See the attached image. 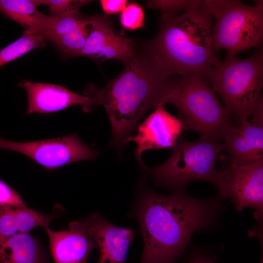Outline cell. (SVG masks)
Listing matches in <instances>:
<instances>
[{"instance_id": "obj_3", "label": "cell", "mask_w": 263, "mask_h": 263, "mask_svg": "<svg viewBox=\"0 0 263 263\" xmlns=\"http://www.w3.org/2000/svg\"><path fill=\"white\" fill-rule=\"evenodd\" d=\"M212 25V17L202 7L160 19L159 31L146 51L168 76H196L207 82L217 59Z\"/></svg>"}, {"instance_id": "obj_2", "label": "cell", "mask_w": 263, "mask_h": 263, "mask_svg": "<svg viewBox=\"0 0 263 263\" xmlns=\"http://www.w3.org/2000/svg\"><path fill=\"white\" fill-rule=\"evenodd\" d=\"M124 65L122 73L103 88L89 84L83 92L97 106L104 107L111 125V143L118 149L127 143L148 111L165 104L173 80L146 51L144 55L136 53Z\"/></svg>"}, {"instance_id": "obj_15", "label": "cell", "mask_w": 263, "mask_h": 263, "mask_svg": "<svg viewBox=\"0 0 263 263\" xmlns=\"http://www.w3.org/2000/svg\"><path fill=\"white\" fill-rule=\"evenodd\" d=\"M99 249L97 263H126L128 247L134 233L106 220L98 212L87 217Z\"/></svg>"}, {"instance_id": "obj_14", "label": "cell", "mask_w": 263, "mask_h": 263, "mask_svg": "<svg viewBox=\"0 0 263 263\" xmlns=\"http://www.w3.org/2000/svg\"><path fill=\"white\" fill-rule=\"evenodd\" d=\"M87 18L88 34L79 56L98 60L125 59L131 50L130 38L115 34L109 22L102 17Z\"/></svg>"}, {"instance_id": "obj_21", "label": "cell", "mask_w": 263, "mask_h": 263, "mask_svg": "<svg viewBox=\"0 0 263 263\" xmlns=\"http://www.w3.org/2000/svg\"><path fill=\"white\" fill-rule=\"evenodd\" d=\"M88 34L87 18L86 21L78 28L64 35L49 39L52 41L64 57L78 56L84 46Z\"/></svg>"}, {"instance_id": "obj_10", "label": "cell", "mask_w": 263, "mask_h": 263, "mask_svg": "<svg viewBox=\"0 0 263 263\" xmlns=\"http://www.w3.org/2000/svg\"><path fill=\"white\" fill-rule=\"evenodd\" d=\"M238 126L230 124L223 134L225 157L233 161L263 158V99L250 116Z\"/></svg>"}, {"instance_id": "obj_26", "label": "cell", "mask_w": 263, "mask_h": 263, "mask_svg": "<svg viewBox=\"0 0 263 263\" xmlns=\"http://www.w3.org/2000/svg\"><path fill=\"white\" fill-rule=\"evenodd\" d=\"M100 2L104 13L110 15L122 12L127 5V0H101Z\"/></svg>"}, {"instance_id": "obj_19", "label": "cell", "mask_w": 263, "mask_h": 263, "mask_svg": "<svg viewBox=\"0 0 263 263\" xmlns=\"http://www.w3.org/2000/svg\"><path fill=\"white\" fill-rule=\"evenodd\" d=\"M39 6L38 0H0V13L26 30L31 26Z\"/></svg>"}, {"instance_id": "obj_4", "label": "cell", "mask_w": 263, "mask_h": 263, "mask_svg": "<svg viewBox=\"0 0 263 263\" xmlns=\"http://www.w3.org/2000/svg\"><path fill=\"white\" fill-rule=\"evenodd\" d=\"M165 104L174 106L184 129L198 132L200 138L222 142L225 131L232 124L215 93L199 76L173 77Z\"/></svg>"}, {"instance_id": "obj_1", "label": "cell", "mask_w": 263, "mask_h": 263, "mask_svg": "<svg viewBox=\"0 0 263 263\" xmlns=\"http://www.w3.org/2000/svg\"><path fill=\"white\" fill-rule=\"evenodd\" d=\"M218 202L195 198L183 189L168 196L143 190L136 207L144 241L140 263H174L193 233L210 225Z\"/></svg>"}, {"instance_id": "obj_18", "label": "cell", "mask_w": 263, "mask_h": 263, "mask_svg": "<svg viewBox=\"0 0 263 263\" xmlns=\"http://www.w3.org/2000/svg\"><path fill=\"white\" fill-rule=\"evenodd\" d=\"M86 16L80 13L60 17L48 16L38 11L31 26L23 34L38 35L46 40L75 30L85 23Z\"/></svg>"}, {"instance_id": "obj_5", "label": "cell", "mask_w": 263, "mask_h": 263, "mask_svg": "<svg viewBox=\"0 0 263 263\" xmlns=\"http://www.w3.org/2000/svg\"><path fill=\"white\" fill-rule=\"evenodd\" d=\"M207 82L239 124L249 119L259 102L263 86V53L256 50L245 59L235 56L215 61Z\"/></svg>"}, {"instance_id": "obj_27", "label": "cell", "mask_w": 263, "mask_h": 263, "mask_svg": "<svg viewBox=\"0 0 263 263\" xmlns=\"http://www.w3.org/2000/svg\"><path fill=\"white\" fill-rule=\"evenodd\" d=\"M187 263H215V261L207 257L200 254L193 255ZM263 263V261L262 262Z\"/></svg>"}, {"instance_id": "obj_17", "label": "cell", "mask_w": 263, "mask_h": 263, "mask_svg": "<svg viewBox=\"0 0 263 263\" xmlns=\"http://www.w3.org/2000/svg\"><path fill=\"white\" fill-rule=\"evenodd\" d=\"M56 213L44 214L27 207L0 206V240L20 233H29L33 228L48 227Z\"/></svg>"}, {"instance_id": "obj_22", "label": "cell", "mask_w": 263, "mask_h": 263, "mask_svg": "<svg viewBox=\"0 0 263 263\" xmlns=\"http://www.w3.org/2000/svg\"><path fill=\"white\" fill-rule=\"evenodd\" d=\"M202 0H154L147 2V7L159 11L160 19L171 18L179 12L201 8Z\"/></svg>"}, {"instance_id": "obj_9", "label": "cell", "mask_w": 263, "mask_h": 263, "mask_svg": "<svg viewBox=\"0 0 263 263\" xmlns=\"http://www.w3.org/2000/svg\"><path fill=\"white\" fill-rule=\"evenodd\" d=\"M0 149L25 155L50 171L69 163L93 160L97 154L75 133L26 142L12 141L0 137Z\"/></svg>"}, {"instance_id": "obj_23", "label": "cell", "mask_w": 263, "mask_h": 263, "mask_svg": "<svg viewBox=\"0 0 263 263\" xmlns=\"http://www.w3.org/2000/svg\"><path fill=\"white\" fill-rule=\"evenodd\" d=\"M40 5L48 6L51 16L60 17L79 13V8L91 0H38Z\"/></svg>"}, {"instance_id": "obj_11", "label": "cell", "mask_w": 263, "mask_h": 263, "mask_svg": "<svg viewBox=\"0 0 263 263\" xmlns=\"http://www.w3.org/2000/svg\"><path fill=\"white\" fill-rule=\"evenodd\" d=\"M44 229L55 263H87L90 251L97 248L87 218L71 222L67 230Z\"/></svg>"}, {"instance_id": "obj_24", "label": "cell", "mask_w": 263, "mask_h": 263, "mask_svg": "<svg viewBox=\"0 0 263 263\" xmlns=\"http://www.w3.org/2000/svg\"><path fill=\"white\" fill-rule=\"evenodd\" d=\"M144 20L143 9L136 3L129 4L121 12L120 23L127 30H133L143 27Z\"/></svg>"}, {"instance_id": "obj_16", "label": "cell", "mask_w": 263, "mask_h": 263, "mask_svg": "<svg viewBox=\"0 0 263 263\" xmlns=\"http://www.w3.org/2000/svg\"><path fill=\"white\" fill-rule=\"evenodd\" d=\"M0 263H50L40 240L29 233L0 240Z\"/></svg>"}, {"instance_id": "obj_8", "label": "cell", "mask_w": 263, "mask_h": 263, "mask_svg": "<svg viewBox=\"0 0 263 263\" xmlns=\"http://www.w3.org/2000/svg\"><path fill=\"white\" fill-rule=\"evenodd\" d=\"M217 189L220 198H229L237 211L255 208V218L263 222V158L248 161H233L223 157Z\"/></svg>"}, {"instance_id": "obj_20", "label": "cell", "mask_w": 263, "mask_h": 263, "mask_svg": "<svg viewBox=\"0 0 263 263\" xmlns=\"http://www.w3.org/2000/svg\"><path fill=\"white\" fill-rule=\"evenodd\" d=\"M46 40L38 35H24L0 50V67L30 51L44 47Z\"/></svg>"}, {"instance_id": "obj_6", "label": "cell", "mask_w": 263, "mask_h": 263, "mask_svg": "<svg viewBox=\"0 0 263 263\" xmlns=\"http://www.w3.org/2000/svg\"><path fill=\"white\" fill-rule=\"evenodd\" d=\"M202 8L214 19L212 38L214 54L226 51V58L261 46L263 37V2L250 5L234 0H203Z\"/></svg>"}, {"instance_id": "obj_7", "label": "cell", "mask_w": 263, "mask_h": 263, "mask_svg": "<svg viewBox=\"0 0 263 263\" xmlns=\"http://www.w3.org/2000/svg\"><path fill=\"white\" fill-rule=\"evenodd\" d=\"M171 149L170 156L162 165L143 167L156 186L175 191L183 189L192 181L202 180L218 188L220 171L216 163L219 154L224 151L222 142L203 138L189 142L182 137Z\"/></svg>"}, {"instance_id": "obj_25", "label": "cell", "mask_w": 263, "mask_h": 263, "mask_svg": "<svg viewBox=\"0 0 263 263\" xmlns=\"http://www.w3.org/2000/svg\"><path fill=\"white\" fill-rule=\"evenodd\" d=\"M0 206L27 207L19 194L1 179H0Z\"/></svg>"}, {"instance_id": "obj_13", "label": "cell", "mask_w": 263, "mask_h": 263, "mask_svg": "<svg viewBox=\"0 0 263 263\" xmlns=\"http://www.w3.org/2000/svg\"><path fill=\"white\" fill-rule=\"evenodd\" d=\"M184 129L180 120L166 111L164 105L161 104L137 126L136 135L130 136L127 143L133 141L136 144L135 155L142 167L144 165L141 159L143 152L171 148Z\"/></svg>"}, {"instance_id": "obj_12", "label": "cell", "mask_w": 263, "mask_h": 263, "mask_svg": "<svg viewBox=\"0 0 263 263\" xmlns=\"http://www.w3.org/2000/svg\"><path fill=\"white\" fill-rule=\"evenodd\" d=\"M27 94L26 114L50 113L71 106H81L84 112H90L96 106L91 96L81 95L60 85L23 80L19 84Z\"/></svg>"}]
</instances>
